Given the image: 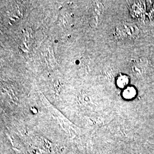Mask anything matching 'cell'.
<instances>
[{"instance_id": "6da1fadb", "label": "cell", "mask_w": 154, "mask_h": 154, "mask_svg": "<svg viewBox=\"0 0 154 154\" xmlns=\"http://www.w3.org/2000/svg\"><path fill=\"white\" fill-rule=\"evenodd\" d=\"M139 33V29L135 25L123 23L116 28V36L119 41L128 42L136 38Z\"/></svg>"}, {"instance_id": "7a4b0ae2", "label": "cell", "mask_w": 154, "mask_h": 154, "mask_svg": "<svg viewBox=\"0 0 154 154\" xmlns=\"http://www.w3.org/2000/svg\"><path fill=\"white\" fill-rule=\"evenodd\" d=\"M136 95V90L132 88H128L126 89L124 91L123 95L126 99H131Z\"/></svg>"}]
</instances>
